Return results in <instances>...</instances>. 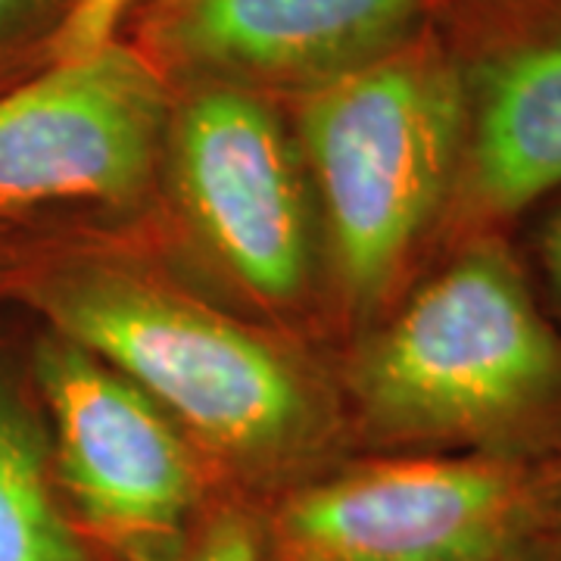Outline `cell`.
<instances>
[{
  "mask_svg": "<svg viewBox=\"0 0 561 561\" xmlns=\"http://www.w3.org/2000/svg\"><path fill=\"white\" fill-rule=\"evenodd\" d=\"M69 0H0V57L22 44L54 38Z\"/></svg>",
  "mask_w": 561,
  "mask_h": 561,
  "instance_id": "cell-13",
  "label": "cell"
},
{
  "mask_svg": "<svg viewBox=\"0 0 561 561\" xmlns=\"http://www.w3.org/2000/svg\"><path fill=\"white\" fill-rule=\"evenodd\" d=\"M172 94L157 62L110 44L50 62L0 98V219L50 206H131L165 153Z\"/></svg>",
  "mask_w": 561,
  "mask_h": 561,
  "instance_id": "cell-7",
  "label": "cell"
},
{
  "mask_svg": "<svg viewBox=\"0 0 561 561\" xmlns=\"http://www.w3.org/2000/svg\"><path fill=\"white\" fill-rule=\"evenodd\" d=\"M350 390L378 440L524 456L561 415V331L505 243L474 234L362 343Z\"/></svg>",
  "mask_w": 561,
  "mask_h": 561,
  "instance_id": "cell-2",
  "label": "cell"
},
{
  "mask_svg": "<svg viewBox=\"0 0 561 561\" xmlns=\"http://www.w3.org/2000/svg\"><path fill=\"white\" fill-rule=\"evenodd\" d=\"M28 297L54 334L116 368L197 453L247 481L297 468L328 434V405L294 353L140 268L69 262Z\"/></svg>",
  "mask_w": 561,
  "mask_h": 561,
  "instance_id": "cell-1",
  "label": "cell"
},
{
  "mask_svg": "<svg viewBox=\"0 0 561 561\" xmlns=\"http://www.w3.org/2000/svg\"><path fill=\"white\" fill-rule=\"evenodd\" d=\"M47 446L32 405L0 378V561H98L57 496Z\"/></svg>",
  "mask_w": 561,
  "mask_h": 561,
  "instance_id": "cell-10",
  "label": "cell"
},
{
  "mask_svg": "<svg viewBox=\"0 0 561 561\" xmlns=\"http://www.w3.org/2000/svg\"><path fill=\"white\" fill-rule=\"evenodd\" d=\"M534 561H561V468L559 483H556V500H552V512L542 530V540L534 552Z\"/></svg>",
  "mask_w": 561,
  "mask_h": 561,
  "instance_id": "cell-15",
  "label": "cell"
},
{
  "mask_svg": "<svg viewBox=\"0 0 561 561\" xmlns=\"http://www.w3.org/2000/svg\"><path fill=\"white\" fill-rule=\"evenodd\" d=\"M465 110V76L427 35L300 94L294 140L353 312L387 297L449 209Z\"/></svg>",
  "mask_w": 561,
  "mask_h": 561,
  "instance_id": "cell-3",
  "label": "cell"
},
{
  "mask_svg": "<svg viewBox=\"0 0 561 561\" xmlns=\"http://www.w3.org/2000/svg\"><path fill=\"white\" fill-rule=\"evenodd\" d=\"M559 468L496 453L362 461L280 502L275 561H534Z\"/></svg>",
  "mask_w": 561,
  "mask_h": 561,
  "instance_id": "cell-4",
  "label": "cell"
},
{
  "mask_svg": "<svg viewBox=\"0 0 561 561\" xmlns=\"http://www.w3.org/2000/svg\"><path fill=\"white\" fill-rule=\"evenodd\" d=\"M540 262L546 280L552 287V297L561 309V206L546 219L540 234Z\"/></svg>",
  "mask_w": 561,
  "mask_h": 561,
  "instance_id": "cell-14",
  "label": "cell"
},
{
  "mask_svg": "<svg viewBox=\"0 0 561 561\" xmlns=\"http://www.w3.org/2000/svg\"><path fill=\"white\" fill-rule=\"evenodd\" d=\"M431 0H160L153 50L194 81L312 91L424 35Z\"/></svg>",
  "mask_w": 561,
  "mask_h": 561,
  "instance_id": "cell-8",
  "label": "cell"
},
{
  "mask_svg": "<svg viewBox=\"0 0 561 561\" xmlns=\"http://www.w3.org/2000/svg\"><path fill=\"white\" fill-rule=\"evenodd\" d=\"M162 162L181 216L221 272L268 306H294L319 260L297 140L262 91L191 81L172 103Z\"/></svg>",
  "mask_w": 561,
  "mask_h": 561,
  "instance_id": "cell-5",
  "label": "cell"
},
{
  "mask_svg": "<svg viewBox=\"0 0 561 561\" xmlns=\"http://www.w3.org/2000/svg\"><path fill=\"white\" fill-rule=\"evenodd\" d=\"M465 88L449 213L474 238L561 187V32L502 50Z\"/></svg>",
  "mask_w": 561,
  "mask_h": 561,
  "instance_id": "cell-9",
  "label": "cell"
},
{
  "mask_svg": "<svg viewBox=\"0 0 561 561\" xmlns=\"http://www.w3.org/2000/svg\"><path fill=\"white\" fill-rule=\"evenodd\" d=\"M54 468L81 530L119 561H181L203 502L197 446L116 368L60 334L35 356Z\"/></svg>",
  "mask_w": 561,
  "mask_h": 561,
  "instance_id": "cell-6",
  "label": "cell"
},
{
  "mask_svg": "<svg viewBox=\"0 0 561 561\" xmlns=\"http://www.w3.org/2000/svg\"><path fill=\"white\" fill-rule=\"evenodd\" d=\"M135 0H69L57 35L50 38V60H81L116 44V28Z\"/></svg>",
  "mask_w": 561,
  "mask_h": 561,
  "instance_id": "cell-11",
  "label": "cell"
},
{
  "mask_svg": "<svg viewBox=\"0 0 561 561\" xmlns=\"http://www.w3.org/2000/svg\"><path fill=\"white\" fill-rule=\"evenodd\" d=\"M181 561H262L256 527L241 508H219L197 527Z\"/></svg>",
  "mask_w": 561,
  "mask_h": 561,
  "instance_id": "cell-12",
  "label": "cell"
}]
</instances>
